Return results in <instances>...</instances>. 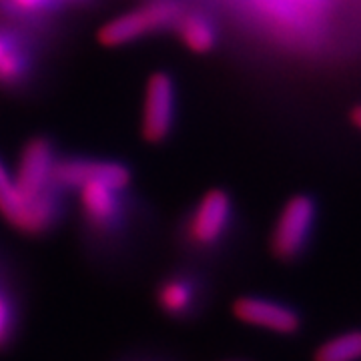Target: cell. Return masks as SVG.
<instances>
[{"mask_svg": "<svg viewBox=\"0 0 361 361\" xmlns=\"http://www.w3.org/2000/svg\"><path fill=\"white\" fill-rule=\"evenodd\" d=\"M77 203L90 251L103 261H116L127 249L137 217L127 191L87 183L77 191Z\"/></svg>", "mask_w": 361, "mask_h": 361, "instance_id": "obj_1", "label": "cell"}, {"mask_svg": "<svg viewBox=\"0 0 361 361\" xmlns=\"http://www.w3.org/2000/svg\"><path fill=\"white\" fill-rule=\"evenodd\" d=\"M235 223V203L225 189H211L183 217L179 227L180 251L199 265L213 259L227 245ZM201 267V265H199Z\"/></svg>", "mask_w": 361, "mask_h": 361, "instance_id": "obj_2", "label": "cell"}, {"mask_svg": "<svg viewBox=\"0 0 361 361\" xmlns=\"http://www.w3.org/2000/svg\"><path fill=\"white\" fill-rule=\"evenodd\" d=\"M0 217L26 237H44L65 217V195L51 193L30 199L13 177V169L0 159Z\"/></svg>", "mask_w": 361, "mask_h": 361, "instance_id": "obj_3", "label": "cell"}, {"mask_svg": "<svg viewBox=\"0 0 361 361\" xmlns=\"http://www.w3.org/2000/svg\"><path fill=\"white\" fill-rule=\"evenodd\" d=\"M157 310L177 323L197 322L209 305L211 283L199 265H180L165 273L155 285Z\"/></svg>", "mask_w": 361, "mask_h": 361, "instance_id": "obj_4", "label": "cell"}, {"mask_svg": "<svg viewBox=\"0 0 361 361\" xmlns=\"http://www.w3.org/2000/svg\"><path fill=\"white\" fill-rule=\"evenodd\" d=\"M183 11L185 4L180 0H147L135 11L118 14L104 23L97 32V40L106 49L127 47L137 40L173 28Z\"/></svg>", "mask_w": 361, "mask_h": 361, "instance_id": "obj_5", "label": "cell"}, {"mask_svg": "<svg viewBox=\"0 0 361 361\" xmlns=\"http://www.w3.org/2000/svg\"><path fill=\"white\" fill-rule=\"evenodd\" d=\"M317 219V205L310 195H293L271 229L269 251L281 263H293L305 253Z\"/></svg>", "mask_w": 361, "mask_h": 361, "instance_id": "obj_6", "label": "cell"}, {"mask_svg": "<svg viewBox=\"0 0 361 361\" xmlns=\"http://www.w3.org/2000/svg\"><path fill=\"white\" fill-rule=\"evenodd\" d=\"M87 183H103L113 189L129 191L133 185V171L129 165L113 159L59 157L52 175V185L59 193H77Z\"/></svg>", "mask_w": 361, "mask_h": 361, "instance_id": "obj_7", "label": "cell"}, {"mask_svg": "<svg viewBox=\"0 0 361 361\" xmlns=\"http://www.w3.org/2000/svg\"><path fill=\"white\" fill-rule=\"evenodd\" d=\"M177 121V85L167 71H155L147 78L142 97L141 135L149 145L169 141Z\"/></svg>", "mask_w": 361, "mask_h": 361, "instance_id": "obj_8", "label": "cell"}, {"mask_svg": "<svg viewBox=\"0 0 361 361\" xmlns=\"http://www.w3.org/2000/svg\"><path fill=\"white\" fill-rule=\"evenodd\" d=\"M56 147L49 137H32L23 145L13 177L18 185V189L30 197L39 199L44 195L59 193L52 185V175L59 161Z\"/></svg>", "mask_w": 361, "mask_h": 361, "instance_id": "obj_9", "label": "cell"}, {"mask_svg": "<svg viewBox=\"0 0 361 361\" xmlns=\"http://www.w3.org/2000/svg\"><path fill=\"white\" fill-rule=\"evenodd\" d=\"M231 313L245 325L277 336H297L303 327L301 313L289 303L263 295H241L233 301Z\"/></svg>", "mask_w": 361, "mask_h": 361, "instance_id": "obj_10", "label": "cell"}, {"mask_svg": "<svg viewBox=\"0 0 361 361\" xmlns=\"http://www.w3.org/2000/svg\"><path fill=\"white\" fill-rule=\"evenodd\" d=\"M32 71L30 52L16 32L0 26V87L16 89L25 85Z\"/></svg>", "mask_w": 361, "mask_h": 361, "instance_id": "obj_11", "label": "cell"}, {"mask_svg": "<svg viewBox=\"0 0 361 361\" xmlns=\"http://www.w3.org/2000/svg\"><path fill=\"white\" fill-rule=\"evenodd\" d=\"M25 323V295L20 281L8 277L0 283V353H6L18 341Z\"/></svg>", "mask_w": 361, "mask_h": 361, "instance_id": "obj_12", "label": "cell"}, {"mask_svg": "<svg viewBox=\"0 0 361 361\" xmlns=\"http://www.w3.org/2000/svg\"><path fill=\"white\" fill-rule=\"evenodd\" d=\"M180 44L193 54H209L215 51L219 42V30L213 18L199 11H183L179 20L173 26Z\"/></svg>", "mask_w": 361, "mask_h": 361, "instance_id": "obj_13", "label": "cell"}, {"mask_svg": "<svg viewBox=\"0 0 361 361\" xmlns=\"http://www.w3.org/2000/svg\"><path fill=\"white\" fill-rule=\"evenodd\" d=\"M313 361H361V329L345 331L323 341Z\"/></svg>", "mask_w": 361, "mask_h": 361, "instance_id": "obj_14", "label": "cell"}, {"mask_svg": "<svg viewBox=\"0 0 361 361\" xmlns=\"http://www.w3.org/2000/svg\"><path fill=\"white\" fill-rule=\"evenodd\" d=\"M59 6V0H0V8L23 18H40L54 13Z\"/></svg>", "mask_w": 361, "mask_h": 361, "instance_id": "obj_15", "label": "cell"}, {"mask_svg": "<svg viewBox=\"0 0 361 361\" xmlns=\"http://www.w3.org/2000/svg\"><path fill=\"white\" fill-rule=\"evenodd\" d=\"M14 275H16V271H14L13 263L8 261L6 255L0 253V283H2L4 279H8V277H14Z\"/></svg>", "mask_w": 361, "mask_h": 361, "instance_id": "obj_16", "label": "cell"}, {"mask_svg": "<svg viewBox=\"0 0 361 361\" xmlns=\"http://www.w3.org/2000/svg\"><path fill=\"white\" fill-rule=\"evenodd\" d=\"M349 121L355 129L361 130V104H355L351 111H349Z\"/></svg>", "mask_w": 361, "mask_h": 361, "instance_id": "obj_17", "label": "cell"}, {"mask_svg": "<svg viewBox=\"0 0 361 361\" xmlns=\"http://www.w3.org/2000/svg\"><path fill=\"white\" fill-rule=\"evenodd\" d=\"M125 361H173L165 357V355H135V357H130V360Z\"/></svg>", "mask_w": 361, "mask_h": 361, "instance_id": "obj_18", "label": "cell"}, {"mask_svg": "<svg viewBox=\"0 0 361 361\" xmlns=\"http://www.w3.org/2000/svg\"><path fill=\"white\" fill-rule=\"evenodd\" d=\"M59 2H61V4H63V2H73V0H59Z\"/></svg>", "mask_w": 361, "mask_h": 361, "instance_id": "obj_19", "label": "cell"}]
</instances>
